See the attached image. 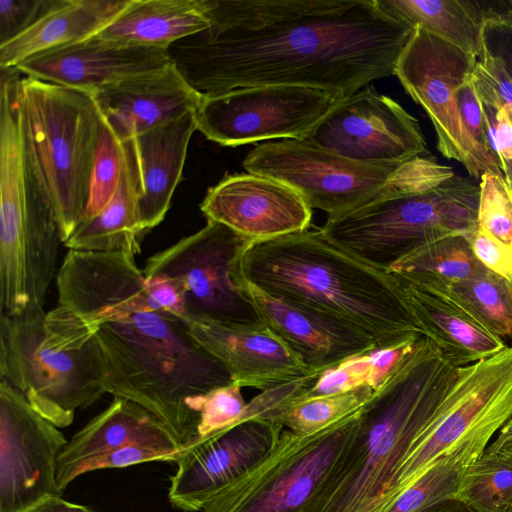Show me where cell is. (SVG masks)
<instances>
[{
  "mask_svg": "<svg viewBox=\"0 0 512 512\" xmlns=\"http://www.w3.org/2000/svg\"><path fill=\"white\" fill-rule=\"evenodd\" d=\"M211 25L173 43L171 63L203 96L302 86L340 99L395 74L415 28L377 0H204Z\"/></svg>",
  "mask_w": 512,
  "mask_h": 512,
  "instance_id": "obj_1",
  "label": "cell"
},
{
  "mask_svg": "<svg viewBox=\"0 0 512 512\" xmlns=\"http://www.w3.org/2000/svg\"><path fill=\"white\" fill-rule=\"evenodd\" d=\"M415 341L387 348H376L350 358L320 374L297 397L308 398L333 394L360 386H370L375 390Z\"/></svg>",
  "mask_w": 512,
  "mask_h": 512,
  "instance_id": "obj_32",
  "label": "cell"
},
{
  "mask_svg": "<svg viewBox=\"0 0 512 512\" xmlns=\"http://www.w3.org/2000/svg\"><path fill=\"white\" fill-rule=\"evenodd\" d=\"M482 103V102H481ZM490 150L501 171L512 161V108L495 109L482 103Z\"/></svg>",
  "mask_w": 512,
  "mask_h": 512,
  "instance_id": "obj_41",
  "label": "cell"
},
{
  "mask_svg": "<svg viewBox=\"0 0 512 512\" xmlns=\"http://www.w3.org/2000/svg\"><path fill=\"white\" fill-rule=\"evenodd\" d=\"M502 172H503L504 178L506 180V183H507V186H508V190H509V194H510V198H511V201H512V161H506L504 163V166L502 168Z\"/></svg>",
  "mask_w": 512,
  "mask_h": 512,
  "instance_id": "obj_49",
  "label": "cell"
},
{
  "mask_svg": "<svg viewBox=\"0 0 512 512\" xmlns=\"http://www.w3.org/2000/svg\"><path fill=\"white\" fill-rule=\"evenodd\" d=\"M91 96L120 142L197 111L204 97L172 63L106 86Z\"/></svg>",
  "mask_w": 512,
  "mask_h": 512,
  "instance_id": "obj_20",
  "label": "cell"
},
{
  "mask_svg": "<svg viewBox=\"0 0 512 512\" xmlns=\"http://www.w3.org/2000/svg\"><path fill=\"white\" fill-rule=\"evenodd\" d=\"M123 160L122 143L103 120L90 179L88 202L79 223L95 217L112 199L119 185Z\"/></svg>",
  "mask_w": 512,
  "mask_h": 512,
  "instance_id": "obj_34",
  "label": "cell"
},
{
  "mask_svg": "<svg viewBox=\"0 0 512 512\" xmlns=\"http://www.w3.org/2000/svg\"><path fill=\"white\" fill-rule=\"evenodd\" d=\"M17 102L24 156L64 244L88 202L103 118L90 94L24 75Z\"/></svg>",
  "mask_w": 512,
  "mask_h": 512,
  "instance_id": "obj_7",
  "label": "cell"
},
{
  "mask_svg": "<svg viewBox=\"0 0 512 512\" xmlns=\"http://www.w3.org/2000/svg\"><path fill=\"white\" fill-rule=\"evenodd\" d=\"M482 34L484 48L502 61L512 77V26L488 23L484 25Z\"/></svg>",
  "mask_w": 512,
  "mask_h": 512,
  "instance_id": "obj_43",
  "label": "cell"
},
{
  "mask_svg": "<svg viewBox=\"0 0 512 512\" xmlns=\"http://www.w3.org/2000/svg\"><path fill=\"white\" fill-rule=\"evenodd\" d=\"M88 323L104 355L106 393L149 410L182 448L195 442L204 397L233 379L192 336L185 318L141 309L100 314Z\"/></svg>",
  "mask_w": 512,
  "mask_h": 512,
  "instance_id": "obj_4",
  "label": "cell"
},
{
  "mask_svg": "<svg viewBox=\"0 0 512 512\" xmlns=\"http://www.w3.org/2000/svg\"><path fill=\"white\" fill-rule=\"evenodd\" d=\"M233 279L254 305L262 323L317 376L379 348L371 336L352 325L273 297L240 278Z\"/></svg>",
  "mask_w": 512,
  "mask_h": 512,
  "instance_id": "obj_18",
  "label": "cell"
},
{
  "mask_svg": "<svg viewBox=\"0 0 512 512\" xmlns=\"http://www.w3.org/2000/svg\"><path fill=\"white\" fill-rule=\"evenodd\" d=\"M56 286L58 305L82 318L123 304L171 313H178L181 307L167 280L146 279L135 255L124 251L69 250L57 272Z\"/></svg>",
  "mask_w": 512,
  "mask_h": 512,
  "instance_id": "obj_16",
  "label": "cell"
},
{
  "mask_svg": "<svg viewBox=\"0 0 512 512\" xmlns=\"http://www.w3.org/2000/svg\"><path fill=\"white\" fill-rule=\"evenodd\" d=\"M454 498L474 512H509L512 464L484 451L467 467Z\"/></svg>",
  "mask_w": 512,
  "mask_h": 512,
  "instance_id": "obj_33",
  "label": "cell"
},
{
  "mask_svg": "<svg viewBox=\"0 0 512 512\" xmlns=\"http://www.w3.org/2000/svg\"><path fill=\"white\" fill-rule=\"evenodd\" d=\"M485 452L488 454L495 455L498 458L512 464V439L504 442L502 445H500L498 448L494 450H485Z\"/></svg>",
  "mask_w": 512,
  "mask_h": 512,
  "instance_id": "obj_48",
  "label": "cell"
},
{
  "mask_svg": "<svg viewBox=\"0 0 512 512\" xmlns=\"http://www.w3.org/2000/svg\"><path fill=\"white\" fill-rule=\"evenodd\" d=\"M479 184L423 155L400 165L368 201L329 216L319 229L331 242L387 271L419 246L477 230Z\"/></svg>",
  "mask_w": 512,
  "mask_h": 512,
  "instance_id": "obj_5",
  "label": "cell"
},
{
  "mask_svg": "<svg viewBox=\"0 0 512 512\" xmlns=\"http://www.w3.org/2000/svg\"><path fill=\"white\" fill-rule=\"evenodd\" d=\"M510 439H512V415L497 431V435L493 437V440H491L487 446L486 451L494 450Z\"/></svg>",
  "mask_w": 512,
  "mask_h": 512,
  "instance_id": "obj_47",
  "label": "cell"
},
{
  "mask_svg": "<svg viewBox=\"0 0 512 512\" xmlns=\"http://www.w3.org/2000/svg\"><path fill=\"white\" fill-rule=\"evenodd\" d=\"M302 139L363 163H403L429 154L418 120L372 85L338 100Z\"/></svg>",
  "mask_w": 512,
  "mask_h": 512,
  "instance_id": "obj_14",
  "label": "cell"
},
{
  "mask_svg": "<svg viewBox=\"0 0 512 512\" xmlns=\"http://www.w3.org/2000/svg\"><path fill=\"white\" fill-rule=\"evenodd\" d=\"M200 210L252 243L303 232L312 218V208L295 190L249 172L225 176L208 190Z\"/></svg>",
  "mask_w": 512,
  "mask_h": 512,
  "instance_id": "obj_17",
  "label": "cell"
},
{
  "mask_svg": "<svg viewBox=\"0 0 512 512\" xmlns=\"http://www.w3.org/2000/svg\"><path fill=\"white\" fill-rule=\"evenodd\" d=\"M512 283V282H511Z\"/></svg>",
  "mask_w": 512,
  "mask_h": 512,
  "instance_id": "obj_51",
  "label": "cell"
},
{
  "mask_svg": "<svg viewBox=\"0 0 512 512\" xmlns=\"http://www.w3.org/2000/svg\"><path fill=\"white\" fill-rule=\"evenodd\" d=\"M464 3L482 27L488 23L512 26V0H464Z\"/></svg>",
  "mask_w": 512,
  "mask_h": 512,
  "instance_id": "obj_44",
  "label": "cell"
},
{
  "mask_svg": "<svg viewBox=\"0 0 512 512\" xmlns=\"http://www.w3.org/2000/svg\"><path fill=\"white\" fill-rule=\"evenodd\" d=\"M477 260L488 270L512 282V247L477 228L470 238Z\"/></svg>",
  "mask_w": 512,
  "mask_h": 512,
  "instance_id": "obj_42",
  "label": "cell"
},
{
  "mask_svg": "<svg viewBox=\"0 0 512 512\" xmlns=\"http://www.w3.org/2000/svg\"><path fill=\"white\" fill-rule=\"evenodd\" d=\"M392 17L421 27L450 42L477 59L483 52V27L464 0H377Z\"/></svg>",
  "mask_w": 512,
  "mask_h": 512,
  "instance_id": "obj_28",
  "label": "cell"
},
{
  "mask_svg": "<svg viewBox=\"0 0 512 512\" xmlns=\"http://www.w3.org/2000/svg\"><path fill=\"white\" fill-rule=\"evenodd\" d=\"M426 287L446 294L491 334L512 341V283L505 278L485 269L458 282Z\"/></svg>",
  "mask_w": 512,
  "mask_h": 512,
  "instance_id": "obj_30",
  "label": "cell"
},
{
  "mask_svg": "<svg viewBox=\"0 0 512 512\" xmlns=\"http://www.w3.org/2000/svg\"><path fill=\"white\" fill-rule=\"evenodd\" d=\"M485 269L475 257L469 239L453 235L419 246L386 272L420 285L441 286L473 277Z\"/></svg>",
  "mask_w": 512,
  "mask_h": 512,
  "instance_id": "obj_29",
  "label": "cell"
},
{
  "mask_svg": "<svg viewBox=\"0 0 512 512\" xmlns=\"http://www.w3.org/2000/svg\"><path fill=\"white\" fill-rule=\"evenodd\" d=\"M403 163H363L303 139H283L256 146L243 166L289 186L311 208L334 216L371 199Z\"/></svg>",
  "mask_w": 512,
  "mask_h": 512,
  "instance_id": "obj_11",
  "label": "cell"
},
{
  "mask_svg": "<svg viewBox=\"0 0 512 512\" xmlns=\"http://www.w3.org/2000/svg\"><path fill=\"white\" fill-rule=\"evenodd\" d=\"M67 443L57 426L0 379V512H29L62 496L57 461Z\"/></svg>",
  "mask_w": 512,
  "mask_h": 512,
  "instance_id": "obj_13",
  "label": "cell"
},
{
  "mask_svg": "<svg viewBox=\"0 0 512 512\" xmlns=\"http://www.w3.org/2000/svg\"><path fill=\"white\" fill-rule=\"evenodd\" d=\"M340 98L302 86H256L204 96L195 112L208 140L236 147L263 140L304 138Z\"/></svg>",
  "mask_w": 512,
  "mask_h": 512,
  "instance_id": "obj_12",
  "label": "cell"
},
{
  "mask_svg": "<svg viewBox=\"0 0 512 512\" xmlns=\"http://www.w3.org/2000/svg\"><path fill=\"white\" fill-rule=\"evenodd\" d=\"M29 512H94L87 506L68 502L62 497H54L42 502Z\"/></svg>",
  "mask_w": 512,
  "mask_h": 512,
  "instance_id": "obj_45",
  "label": "cell"
},
{
  "mask_svg": "<svg viewBox=\"0 0 512 512\" xmlns=\"http://www.w3.org/2000/svg\"><path fill=\"white\" fill-rule=\"evenodd\" d=\"M232 276L352 325L379 348L422 335L394 277L329 241L320 230L251 243Z\"/></svg>",
  "mask_w": 512,
  "mask_h": 512,
  "instance_id": "obj_3",
  "label": "cell"
},
{
  "mask_svg": "<svg viewBox=\"0 0 512 512\" xmlns=\"http://www.w3.org/2000/svg\"><path fill=\"white\" fill-rule=\"evenodd\" d=\"M195 112L127 140L135 160L139 207L146 230L157 226L169 210L182 178L190 139L197 130Z\"/></svg>",
  "mask_w": 512,
  "mask_h": 512,
  "instance_id": "obj_24",
  "label": "cell"
},
{
  "mask_svg": "<svg viewBox=\"0 0 512 512\" xmlns=\"http://www.w3.org/2000/svg\"><path fill=\"white\" fill-rule=\"evenodd\" d=\"M457 102L463 127L470 140L482 157L493 168L501 171L489 147L482 103L471 80V75L459 87Z\"/></svg>",
  "mask_w": 512,
  "mask_h": 512,
  "instance_id": "obj_38",
  "label": "cell"
},
{
  "mask_svg": "<svg viewBox=\"0 0 512 512\" xmlns=\"http://www.w3.org/2000/svg\"><path fill=\"white\" fill-rule=\"evenodd\" d=\"M0 379L55 426H69L77 409L106 394L96 327L61 305L0 315Z\"/></svg>",
  "mask_w": 512,
  "mask_h": 512,
  "instance_id": "obj_6",
  "label": "cell"
},
{
  "mask_svg": "<svg viewBox=\"0 0 512 512\" xmlns=\"http://www.w3.org/2000/svg\"><path fill=\"white\" fill-rule=\"evenodd\" d=\"M55 0H0V46L29 29Z\"/></svg>",
  "mask_w": 512,
  "mask_h": 512,
  "instance_id": "obj_39",
  "label": "cell"
},
{
  "mask_svg": "<svg viewBox=\"0 0 512 512\" xmlns=\"http://www.w3.org/2000/svg\"><path fill=\"white\" fill-rule=\"evenodd\" d=\"M509 512H512V508H511V510Z\"/></svg>",
  "mask_w": 512,
  "mask_h": 512,
  "instance_id": "obj_50",
  "label": "cell"
},
{
  "mask_svg": "<svg viewBox=\"0 0 512 512\" xmlns=\"http://www.w3.org/2000/svg\"><path fill=\"white\" fill-rule=\"evenodd\" d=\"M241 386L231 383L209 392L200 408L198 439L223 430L241 420L252 418L241 393Z\"/></svg>",
  "mask_w": 512,
  "mask_h": 512,
  "instance_id": "obj_36",
  "label": "cell"
},
{
  "mask_svg": "<svg viewBox=\"0 0 512 512\" xmlns=\"http://www.w3.org/2000/svg\"><path fill=\"white\" fill-rule=\"evenodd\" d=\"M373 392L370 386H360L308 398L295 396L275 411L272 420L297 435H311L360 410Z\"/></svg>",
  "mask_w": 512,
  "mask_h": 512,
  "instance_id": "obj_31",
  "label": "cell"
},
{
  "mask_svg": "<svg viewBox=\"0 0 512 512\" xmlns=\"http://www.w3.org/2000/svg\"><path fill=\"white\" fill-rule=\"evenodd\" d=\"M124 153L118 188L109 203L95 217L79 223L64 242L69 250L137 254L146 230L139 207V181L128 141L121 142Z\"/></svg>",
  "mask_w": 512,
  "mask_h": 512,
  "instance_id": "obj_27",
  "label": "cell"
},
{
  "mask_svg": "<svg viewBox=\"0 0 512 512\" xmlns=\"http://www.w3.org/2000/svg\"><path fill=\"white\" fill-rule=\"evenodd\" d=\"M392 276L422 335L455 366L486 359L508 346L443 292Z\"/></svg>",
  "mask_w": 512,
  "mask_h": 512,
  "instance_id": "obj_23",
  "label": "cell"
},
{
  "mask_svg": "<svg viewBox=\"0 0 512 512\" xmlns=\"http://www.w3.org/2000/svg\"><path fill=\"white\" fill-rule=\"evenodd\" d=\"M284 427L252 417L182 448L174 462L168 497L171 504L196 512L222 490L242 478L276 447Z\"/></svg>",
  "mask_w": 512,
  "mask_h": 512,
  "instance_id": "obj_15",
  "label": "cell"
},
{
  "mask_svg": "<svg viewBox=\"0 0 512 512\" xmlns=\"http://www.w3.org/2000/svg\"><path fill=\"white\" fill-rule=\"evenodd\" d=\"M459 373L460 367L420 336L362 407L356 433L305 512H382Z\"/></svg>",
  "mask_w": 512,
  "mask_h": 512,
  "instance_id": "obj_2",
  "label": "cell"
},
{
  "mask_svg": "<svg viewBox=\"0 0 512 512\" xmlns=\"http://www.w3.org/2000/svg\"><path fill=\"white\" fill-rule=\"evenodd\" d=\"M130 444H140L177 454L182 447L166 425L143 406L114 397L110 405L92 418L63 448L57 461V481L63 491L76 479L86 461Z\"/></svg>",
  "mask_w": 512,
  "mask_h": 512,
  "instance_id": "obj_22",
  "label": "cell"
},
{
  "mask_svg": "<svg viewBox=\"0 0 512 512\" xmlns=\"http://www.w3.org/2000/svg\"><path fill=\"white\" fill-rule=\"evenodd\" d=\"M252 242L231 228L207 220L197 232L151 256L146 279L163 278L176 288L184 318L227 325H264L254 305L241 291L232 269Z\"/></svg>",
  "mask_w": 512,
  "mask_h": 512,
  "instance_id": "obj_9",
  "label": "cell"
},
{
  "mask_svg": "<svg viewBox=\"0 0 512 512\" xmlns=\"http://www.w3.org/2000/svg\"><path fill=\"white\" fill-rule=\"evenodd\" d=\"M477 228L512 247V201L503 175L480 177Z\"/></svg>",
  "mask_w": 512,
  "mask_h": 512,
  "instance_id": "obj_35",
  "label": "cell"
},
{
  "mask_svg": "<svg viewBox=\"0 0 512 512\" xmlns=\"http://www.w3.org/2000/svg\"><path fill=\"white\" fill-rule=\"evenodd\" d=\"M204 0H130L98 34L120 43L168 50L210 27Z\"/></svg>",
  "mask_w": 512,
  "mask_h": 512,
  "instance_id": "obj_26",
  "label": "cell"
},
{
  "mask_svg": "<svg viewBox=\"0 0 512 512\" xmlns=\"http://www.w3.org/2000/svg\"><path fill=\"white\" fill-rule=\"evenodd\" d=\"M471 80L483 104L497 110L504 106L512 108V77L502 61L485 48L475 63Z\"/></svg>",
  "mask_w": 512,
  "mask_h": 512,
  "instance_id": "obj_37",
  "label": "cell"
},
{
  "mask_svg": "<svg viewBox=\"0 0 512 512\" xmlns=\"http://www.w3.org/2000/svg\"><path fill=\"white\" fill-rule=\"evenodd\" d=\"M476 61L475 56L456 45L415 27L394 75L432 122L439 152L460 162L471 176L480 179L485 172L503 173L493 168L476 149L458 109L457 91L473 72Z\"/></svg>",
  "mask_w": 512,
  "mask_h": 512,
  "instance_id": "obj_10",
  "label": "cell"
},
{
  "mask_svg": "<svg viewBox=\"0 0 512 512\" xmlns=\"http://www.w3.org/2000/svg\"><path fill=\"white\" fill-rule=\"evenodd\" d=\"M177 454L157 450L140 444H130L100 454L83 463L76 477L105 468H122L151 461H173Z\"/></svg>",
  "mask_w": 512,
  "mask_h": 512,
  "instance_id": "obj_40",
  "label": "cell"
},
{
  "mask_svg": "<svg viewBox=\"0 0 512 512\" xmlns=\"http://www.w3.org/2000/svg\"><path fill=\"white\" fill-rule=\"evenodd\" d=\"M130 0H55L29 29L0 46L1 70L14 68L39 53L98 34Z\"/></svg>",
  "mask_w": 512,
  "mask_h": 512,
  "instance_id": "obj_25",
  "label": "cell"
},
{
  "mask_svg": "<svg viewBox=\"0 0 512 512\" xmlns=\"http://www.w3.org/2000/svg\"><path fill=\"white\" fill-rule=\"evenodd\" d=\"M185 320L192 336L227 368L233 382L241 387L264 391L317 376L265 325L246 327Z\"/></svg>",
  "mask_w": 512,
  "mask_h": 512,
  "instance_id": "obj_21",
  "label": "cell"
},
{
  "mask_svg": "<svg viewBox=\"0 0 512 512\" xmlns=\"http://www.w3.org/2000/svg\"><path fill=\"white\" fill-rule=\"evenodd\" d=\"M171 64L167 50L87 39L39 53L15 68L22 75L90 95L126 79Z\"/></svg>",
  "mask_w": 512,
  "mask_h": 512,
  "instance_id": "obj_19",
  "label": "cell"
},
{
  "mask_svg": "<svg viewBox=\"0 0 512 512\" xmlns=\"http://www.w3.org/2000/svg\"><path fill=\"white\" fill-rule=\"evenodd\" d=\"M361 409L311 435L284 429L274 450L202 511L305 512L356 433Z\"/></svg>",
  "mask_w": 512,
  "mask_h": 512,
  "instance_id": "obj_8",
  "label": "cell"
},
{
  "mask_svg": "<svg viewBox=\"0 0 512 512\" xmlns=\"http://www.w3.org/2000/svg\"><path fill=\"white\" fill-rule=\"evenodd\" d=\"M414 512H474L467 505L456 498H448L429 506L418 509Z\"/></svg>",
  "mask_w": 512,
  "mask_h": 512,
  "instance_id": "obj_46",
  "label": "cell"
}]
</instances>
